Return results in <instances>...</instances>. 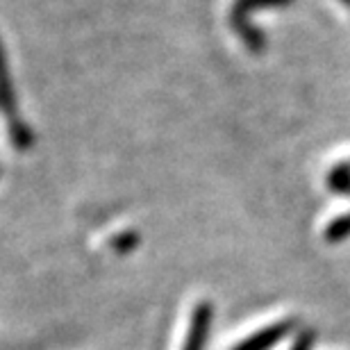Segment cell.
I'll return each mask as SVG.
<instances>
[{
    "label": "cell",
    "instance_id": "obj_1",
    "mask_svg": "<svg viewBox=\"0 0 350 350\" xmlns=\"http://www.w3.org/2000/svg\"><path fill=\"white\" fill-rule=\"evenodd\" d=\"M293 0H234L230 10V27L243 41L253 55L266 51V34L250 23V14L257 10H271V7H289Z\"/></svg>",
    "mask_w": 350,
    "mask_h": 350
},
{
    "label": "cell",
    "instance_id": "obj_2",
    "mask_svg": "<svg viewBox=\"0 0 350 350\" xmlns=\"http://www.w3.org/2000/svg\"><path fill=\"white\" fill-rule=\"evenodd\" d=\"M293 327H296V319L278 321V323L266 325L264 330H257L255 334H250L248 339L239 341L232 350H269L271 346H275L278 341H282L286 334H291Z\"/></svg>",
    "mask_w": 350,
    "mask_h": 350
},
{
    "label": "cell",
    "instance_id": "obj_3",
    "mask_svg": "<svg viewBox=\"0 0 350 350\" xmlns=\"http://www.w3.org/2000/svg\"><path fill=\"white\" fill-rule=\"evenodd\" d=\"M0 111H3L5 121L10 123V128L23 123L18 118V105H16V94H14V85L10 78V68L5 62V51L0 44Z\"/></svg>",
    "mask_w": 350,
    "mask_h": 350
},
{
    "label": "cell",
    "instance_id": "obj_4",
    "mask_svg": "<svg viewBox=\"0 0 350 350\" xmlns=\"http://www.w3.org/2000/svg\"><path fill=\"white\" fill-rule=\"evenodd\" d=\"M209 323H212V305L198 303L191 314V325H189V334L182 350H202L209 332Z\"/></svg>",
    "mask_w": 350,
    "mask_h": 350
},
{
    "label": "cell",
    "instance_id": "obj_5",
    "mask_svg": "<svg viewBox=\"0 0 350 350\" xmlns=\"http://www.w3.org/2000/svg\"><path fill=\"white\" fill-rule=\"evenodd\" d=\"M325 182H327V189H330V191L341 193V196H350V169L346 166V162L332 166Z\"/></svg>",
    "mask_w": 350,
    "mask_h": 350
},
{
    "label": "cell",
    "instance_id": "obj_6",
    "mask_svg": "<svg viewBox=\"0 0 350 350\" xmlns=\"http://www.w3.org/2000/svg\"><path fill=\"white\" fill-rule=\"evenodd\" d=\"M323 237H325L327 243H339V241H344L346 237H350V212L341 214V216H337V219H332L330 223H327Z\"/></svg>",
    "mask_w": 350,
    "mask_h": 350
},
{
    "label": "cell",
    "instance_id": "obj_7",
    "mask_svg": "<svg viewBox=\"0 0 350 350\" xmlns=\"http://www.w3.org/2000/svg\"><path fill=\"white\" fill-rule=\"evenodd\" d=\"M314 339H317V334H314L312 327H303V330L296 334V339H293L291 350H312Z\"/></svg>",
    "mask_w": 350,
    "mask_h": 350
},
{
    "label": "cell",
    "instance_id": "obj_8",
    "mask_svg": "<svg viewBox=\"0 0 350 350\" xmlns=\"http://www.w3.org/2000/svg\"><path fill=\"white\" fill-rule=\"evenodd\" d=\"M341 3H344V5H348V7H350V0H341Z\"/></svg>",
    "mask_w": 350,
    "mask_h": 350
},
{
    "label": "cell",
    "instance_id": "obj_9",
    "mask_svg": "<svg viewBox=\"0 0 350 350\" xmlns=\"http://www.w3.org/2000/svg\"><path fill=\"white\" fill-rule=\"evenodd\" d=\"M346 166H348V169H350V159H348V162H346Z\"/></svg>",
    "mask_w": 350,
    "mask_h": 350
}]
</instances>
